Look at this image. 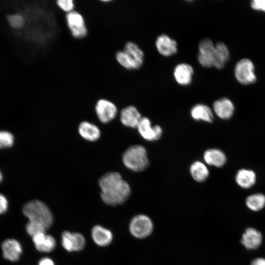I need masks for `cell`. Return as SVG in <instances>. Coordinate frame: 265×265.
Segmentation results:
<instances>
[{
	"mask_svg": "<svg viewBox=\"0 0 265 265\" xmlns=\"http://www.w3.org/2000/svg\"><path fill=\"white\" fill-rule=\"evenodd\" d=\"M99 184L101 189V198L108 205L123 204L131 193L129 185L117 172L106 174L100 178Z\"/></svg>",
	"mask_w": 265,
	"mask_h": 265,
	"instance_id": "obj_1",
	"label": "cell"
},
{
	"mask_svg": "<svg viewBox=\"0 0 265 265\" xmlns=\"http://www.w3.org/2000/svg\"><path fill=\"white\" fill-rule=\"evenodd\" d=\"M22 212L28 221L43 225L47 229L53 224V216L47 205L38 200L26 202L23 207Z\"/></svg>",
	"mask_w": 265,
	"mask_h": 265,
	"instance_id": "obj_2",
	"label": "cell"
},
{
	"mask_svg": "<svg viewBox=\"0 0 265 265\" xmlns=\"http://www.w3.org/2000/svg\"><path fill=\"white\" fill-rule=\"evenodd\" d=\"M123 161L127 168L134 171H143L149 165L145 149L138 145L131 146L124 152Z\"/></svg>",
	"mask_w": 265,
	"mask_h": 265,
	"instance_id": "obj_3",
	"label": "cell"
},
{
	"mask_svg": "<svg viewBox=\"0 0 265 265\" xmlns=\"http://www.w3.org/2000/svg\"><path fill=\"white\" fill-rule=\"evenodd\" d=\"M255 65L249 58H243L235 64L234 73L237 80L242 85L253 84L257 81Z\"/></svg>",
	"mask_w": 265,
	"mask_h": 265,
	"instance_id": "obj_4",
	"label": "cell"
},
{
	"mask_svg": "<svg viewBox=\"0 0 265 265\" xmlns=\"http://www.w3.org/2000/svg\"><path fill=\"white\" fill-rule=\"evenodd\" d=\"M153 224L151 219L147 215L139 214L133 217L129 225L131 234L138 238H145L152 232Z\"/></svg>",
	"mask_w": 265,
	"mask_h": 265,
	"instance_id": "obj_5",
	"label": "cell"
},
{
	"mask_svg": "<svg viewBox=\"0 0 265 265\" xmlns=\"http://www.w3.org/2000/svg\"><path fill=\"white\" fill-rule=\"evenodd\" d=\"M66 21L72 35L75 38L81 39L87 34V28L83 16L79 12L73 11L67 13Z\"/></svg>",
	"mask_w": 265,
	"mask_h": 265,
	"instance_id": "obj_6",
	"label": "cell"
},
{
	"mask_svg": "<svg viewBox=\"0 0 265 265\" xmlns=\"http://www.w3.org/2000/svg\"><path fill=\"white\" fill-rule=\"evenodd\" d=\"M215 44L208 38L201 40L198 44L197 60L203 67H213L214 59Z\"/></svg>",
	"mask_w": 265,
	"mask_h": 265,
	"instance_id": "obj_7",
	"label": "cell"
},
{
	"mask_svg": "<svg viewBox=\"0 0 265 265\" xmlns=\"http://www.w3.org/2000/svg\"><path fill=\"white\" fill-rule=\"evenodd\" d=\"M1 249L3 257L12 262L18 261L23 252L21 244L13 238L4 240L1 244Z\"/></svg>",
	"mask_w": 265,
	"mask_h": 265,
	"instance_id": "obj_8",
	"label": "cell"
},
{
	"mask_svg": "<svg viewBox=\"0 0 265 265\" xmlns=\"http://www.w3.org/2000/svg\"><path fill=\"white\" fill-rule=\"evenodd\" d=\"M61 244L67 251H79L84 248L85 239L80 233L65 231L61 234Z\"/></svg>",
	"mask_w": 265,
	"mask_h": 265,
	"instance_id": "obj_9",
	"label": "cell"
},
{
	"mask_svg": "<svg viewBox=\"0 0 265 265\" xmlns=\"http://www.w3.org/2000/svg\"><path fill=\"white\" fill-rule=\"evenodd\" d=\"M95 111L99 120L102 123H106L114 118L117 112V109L112 102L102 99L97 102Z\"/></svg>",
	"mask_w": 265,
	"mask_h": 265,
	"instance_id": "obj_10",
	"label": "cell"
},
{
	"mask_svg": "<svg viewBox=\"0 0 265 265\" xmlns=\"http://www.w3.org/2000/svg\"><path fill=\"white\" fill-rule=\"evenodd\" d=\"M155 46L158 53L165 57L173 55L178 52L177 42L166 34H162L157 37Z\"/></svg>",
	"mask_w": 265,
	"mask_h": 265,
	"instance_id": "obj_11",
	"label": "cell"
},
{
	"mask_svg": "<svg viewBox=\"0 0 265 265\" xmlns=\"http://www.w3.org/2000/svg\"><path fill=\"white\" fill-rule=\"evenodd\" d=\"M173 75L175 80L178 84L187 86L192 82L194 69L188 63H179L174 67Z\"/></svg>",
	"mask_w": 265,
	"mask_h": 265,
	"instance_id": "obj_12",
	"label": "cell"
},
{
	"mask_svg": "<svg viewBox=\"0 0 265 265\" xmlns=\"http://www.w3.org/2000/svg\"><path fill=\"white\" fill-rule=\"evenodd\" d=\"M213 110L215 114L222 119H229L233 115L235 106L229 98H220L213 103Z\"/></svg>",
	"mask_w": 265,
	"mask_h": 265,
	"instance_id": "obj_13",
	"label": "cell"
},
{
	"mask_svg": "<svg viewBox=\"0 0 265 265\" xmlns=\"http://www.w3.org/2000/svg\"><path fill=\"white\" fill-rule=\"evenodd\" d=\"M36 249L42 252L49 253L52 251L56 246L54 238L46 233H42L32 237Z\"/></svg>",
	"mask_w": 265,
	"mask_h": 265,
	"instance_id": "obj_14",
	"label": "cell"
},
{
	"mask_svg": "<svg viewBox=\"0 0 265 265\" xmlns=\"http://www.w3.org/2000/svg\"><path fill=\"white\" fill-rule=\"evenodd\" d=\"M262 235L256 229L248 228L246 229L242 236L241 243L248 249H256L261 245Z\"/></svg>",
	"mask_w": 265,
	"mask_h": 265,
	"instance_id": "obj_15",
	"label": "cell"
},
{
	"mask_svg": "<svg viewBox=\"0 0 265 265\" xmlns=\"http://www.w3.org/2000/svg\"><path fill=\"white\" fill-rule=\"evenodd\" d=\"M141 118L137 108L132 106H126L121 111V121L123 125L127 127H137Z\"/></svg>",
	"mask_w": 265,
	"mask_h": 265,
	"instance_id": "obj_16",
	"label": "cell"
},
{
	"mask_svg": "<svg viewBox=\"0 0 265 265\" xmlns=\"http://www.w3.org/2000/svg\"><path fill=\"white\" fill-rule=\"evenodd\" d=\"M256 180V174L251 169H240L238 170L235 176V181L237 185L245 189L253 186L255 184Z\"/></svg>",
	"mask_w": 265,
	"mask_h": 265,
	"instance_id": "obj_17",
	"label": "cell"
},
{
	"mask_svg": "<svg viewBox=\"0 0 265 265\" xmlns=\"http://www.w3.org/2000/svg\"><path fill=\"white\" fill-rule=\"evenodd\" d=\"M91 236L94 242L100 246L108 245L113 238L111 231L100 225L93 227L91 231Z\"/></svg>",
	"mask_w": 265,
	"mask_h": 265,
	"instance_id": "obj_18",
	"label": "cell"
},
{
	"mask_svg": "<svg viewBox=\"0 0 265 265\" xmlns=\"http://www.w3.org/2000/svg\"><path fill=\"white\" fill-rule=\"evenodd\" d=\"M230 51L227 46L222 42L215 44L213 67L217 69H223L230 59Z\"/></svg>",
	"mask_w": 265,
	"mask_h": 265,
	"instance_id": "obj_19",
	"label": "cell"
},
{
	"mask_svg": "<svg viewBox=\"0 0 265 265\" xmlns=\"http://www.w3.org/2000/svg\"><path fill=\"white\" fill-rule=\"evenodd\" d=\"M204 159L207 164L217 167L223 166L227 160L224 153L218 149H210L206 151Z\"/></svg>",
	"mask_w": 265,
	"mask_h": 265,
	"instance_id": "obj_20",
	"label": "cell"
},
{
	"mask_svg": "<svg viewBox=\"0 0 265 265\" xmlns=\"http://www.w3.org/2000/svg\"><path fill=\"white\" fill-rule=\"evenodd\" d=\"M190 114L191 117L196 120H202L210 123L213 120L212 109L204 104H198L193 106L191 109Z\"/></svg>",
	"mask_w": 265,
	"mask_h": 265,
	"instance_id": "obj_21",
	"label": "cell"
},
{
	"mask_svg": "<svg viewBox=\"0 0 265 265\" xmlns=\"http://www.w3.org/2000/svg\"><path fill=\"white\" fill-rule=\"evenodd\" d=\"M78 130L80 135L88 141H96L100 136L99 129L96 125L88 122L84 121L81 123Z\"/></svg>",
	"mask_w": 265,
	"mask_h": 265,
	"instance_id": "obj_22",
	"label": "cell"
},
{
	"mask_svg": "<svg viewBox=\"0 0 265 265\" xmlns=\"http://www.w3.org/2000/svg\"><path fill=\"white\" fill-rule=\"evenodd\" d=\"M123 50L134 61L138 69L142 66L144 62V53L136 43L131 41L128 42L125 45Z\"/></svg>",
	"mask_w": 265,
	"mask_h": 265,
	"instance_id": "obj_23",
	"label": "cell"
},
{
	"mask_svg": "<svg viewBox=\"0 0 265 265\" xmlns=\"http://www.w3.org/2000/svg\"><path fill=\"white\" fill-rule=\"evenodd\" d=\"M140 135L145 139L156 140L155 127L151 125L150 120L147 117H142L137 126Z\"/></svg>",
	"mask_w": 265,
	"mask_h": 265,
	"instance_id": "obj_24",
	"label": "cell"
},
{
	"mask_svg": "<svg viewBox=\"0 0 265 265\" xmlns=\"http://www.w3.org/2000/svg\"><path fill=\"white\" fill-rule=\"evenodd\" d=\"M190 171L193 178L197 182L205 181L209 175L206 166L200 161L194 162L190 166Z\"/></svg>",
	"mask_w": 265,
	"mask_h": 265,
	"instance_id": "obj_25",
	"label": "cell"
},
{
	"mask_svg": "<svg viewBox=\"0 0 265 265\" xmlns=\"http://www.w3.org/2000/svg\"><path fill=\"white\" fill-rule=\"evenodd\" d=\"M245 203L251 210L259 211L265 207V195L260 193L253 194L246 198Z\"/></svg>",
	"mask_w": 265,
	"mask_h": 265,
	"instance_id": "obj_26",
	"label": "cell"
},
{
	"mask_svg": "<svg viewBox=\"0 0 265 265\" xmlns=\"http://www.w3.org/2000/svg\"><path fill=\"white\" fill-rule=\"evenodd\" d=\"M115 58L117 62L127 70L138 69L134 61L124 50L118 51L115 54Z\"/></svg>",
	"mask_w": 265,
	"mask_h": 265,
	"instance_id": "obj_27",
	"label": "cell"
},
{
	"mask_svg": "<svg viewBox=\"0 0 265 265\" xmlns=\"http://www.w3.org/2000/svg\"><path fill=\"white\" fill-rule=\"evenodd\" d=\"M47 230L43 225L33 221H28L26 225V230L31 237L40 233H46Z\"/></svg>",
	"mask_w": 265,
	"mask_h": 265,
	"instance_id": "obj_28",
	"label": "cell"
},
{
	"mask_svg": "<svg viewBox=\"0 0 265 265\" xmlns=\"http://www.w3.org/2000/svg\"><path fill=\"white\" fill-rule=\"evenodd\" d=\"M14 141V136L11 132L6 131H0V149L12 146Z\"/></svg>",
	"mask_w": 265,
	"mask_h": 265,
	"instance_id": "obj_29",
	"label": "cell"
},
{
	"mask_svg": "<svg viewBox=\"0 0 265 265\" xmlns=\"http://www.w3.org/2000/svg\"><path fill=\"white\" fill-rule=\"evenodd\" d=\"M7 20L10 26L14 28H20L25 24V19L19 14L9 15L7 16Z\"/></svg>",
	"mask_w": 265,
	"mask_h": 265,
	"instance_id": "obj_30",
	"label": "cell"
},
{
	"mask_svg": "<svg viewBox=\"0 0 265 265\" xmlns=\"http://www.w3.org/2000/svg\"><path fill=\"white\" fill-rule=\"evenodd\" d=\"M56 2L58 7L67 13L74 11L75 3L73 0H58Z\"/></svg>",
	"mask_w": 265,
	"mask_h": 265,
	"instance_id": "obj_31",
	"label": "cell"
},
{
	"mask_svg": "<svg viewBox=\"0 0 265 265\" xmlns=\"http://www.w3.org/2000/svg\"><path fill=\"white\" fill-rule=\"evenodd\" d=\"M250 6L255 11L265 12V0H252Z\"/></svg>",
	"mask_w": 265,
	"mask_h": 265,
	"instance_id": "obj_32",
	"label": "cell"
},
{
	"mask_svg": "<svg viewBox=\"0 0 265 265\" xmlns=\"http://www.w3.org/2000/svg\"><path fill=\"white\" fill-rule=\"evenodd\" d=\"M8 208V202L6 197L0 193V215L5 213Z\"/></svg>",
	"mask_w": 265,
	"mask_h": 265,
	"instance_id": "obj_33",
	"label": "cell"
},
{
	"mask_svg": "<svg viewBox=\"0 0 265 265\" xmlns=\"http://www.w3.org/2000/svg\"><path fill=\"white\" fill-rule=\"evenodd\" d=\"M38 265H54V264L50 258L45 257L40 259Z\"/></svg>",
	"mask_w": 265,
	"mask_h": 265,
	"instance_id": "obj_34",
	"label": "cell"
},
{
	"mask_svg": "<svg viewBox=\"0 0 265 265\" xmlns=\"http://www.w3.org/2000/svg\"><path fill=\"white\" fill-rule=\"evenodd\" d=\"M250 265H265V259L258 258L254 259Z\"/></svg>",
	"mask_w": 265,
	"mask_h": 265,
	"instance_id": "obj_35",
	"label": "cell"
},
{
	"mask_svg": "<svg viewBox=\"0 0 265 265\" xmlns=\"http://www.w3.org/2000/svg\"><path fill=\"white\" fill-rule=\"evenodd\" d=\"M2 178H3L2 174L1 171H0V183L1 182L2 180Z\"/></svg>",
	"mask_w": 265,
	"mask_h": 265,
	"instance_id": "obj_36",
	"label": "cell"
}]
</instances>
